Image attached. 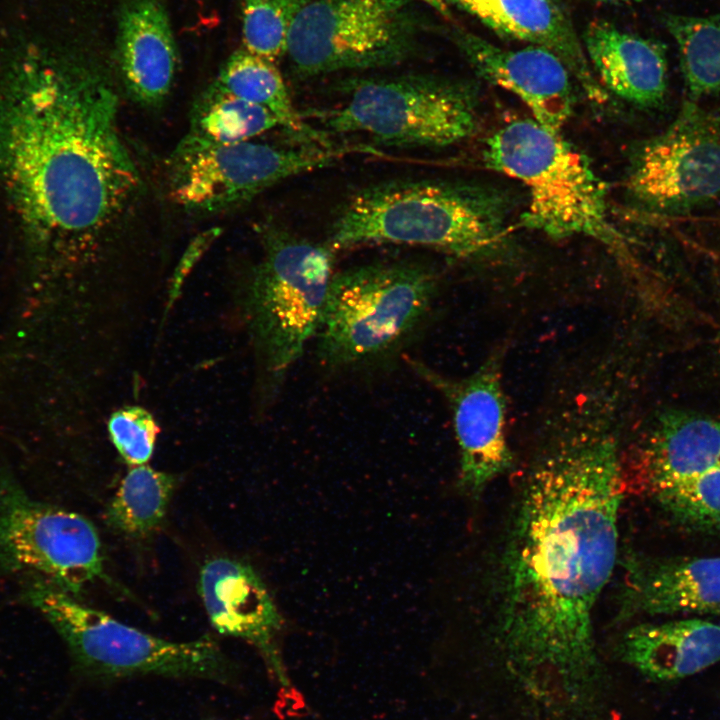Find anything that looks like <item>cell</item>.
<instances>
[{
	"label": "cell",
	"mask_w": 720,
	"mask_h": 720,
	"mask_svg": "<svg viewBox=\"0 0 720 720\" xmlns=\"http://www.w3.org/2000/svg\"><path fill=\"white\" fill-rule=\"evenodd\" d=\"M616 439L576 433L526 477L501 569L499 636L530 680H578L595 666L592 616L618 555L624 496Z\"/></svg>",
	"instance_id": "cell-1"
},
{
	"label": "cell",
	"mask_w": 720,
	"mask_h": 720,
	"mask_svg": "<svg viewBox=\"0 0 720 720\" xmlns=\"http://www.w3.org/2000/svg\"><path fill=\"white\" fill-rule=\"evenodd\" d=\"M0 57V188L38 265L91 249L140 185L117 126V98L37 33Z\"/></svg>",
	"instance_id": "cell-2"
},
{
	"label": "cell",
	"mask_w": 720,
	"mask_h": 720,
	"mask_svg": "<svg viewBox=\"0 0 720 720\" xmlns=\"http://www.w3.org/2000/svg\"><path fill=\"white\" fill-rule=\"evenodd\" d=\"M507 215L503 195L487 187L443 179H394L354 193L339 209L325 244L334 252L405 244L476 259L502 244Z\"/></svg>",
	"instance_id": "cell-3"
},
{
	"label": "cell",
	"mask_w": 720,
	"mask_h": 720,
	"mask_svg": "<svg viewBox=\"0 0 720 720\" xmlns=\"http://www.w3.org/2000/svg\"><path fill=\"white\" fill-rule=\"evenodd\" d=\"M485 166L522 183L529 194L522 224L553 239H593L629 259L625 237L612 223L606 189L588 159L532 119H515L487 139Z\"/></svg>",
	"instance_id": "cell-4"
},
{
	"label": "cell",
	"mask_w": 720,
	"mask_h": 720,
	"mask_svg": "<svg viewBox=\"0 0 720 720\" xmlns=\"http://www.w3.org/2000/svg\"><path fill=\"white\" fill-rule=\"evenodd\" d=\"M438 281L414 261H382L333 275L316 335L320 362L356 368L395 352L424 323Z\"/></svg>",
	"instance_id": "cell-5"
},
{
	"label": "cell",
	"mask_w": 720,
	"mask_h": 720,
	"mask_svg": "<svg viewBox=\"0 0 720 720\" xmlns=\"http://www.w3.org/2000/svg\"><path fill=\"white\" fill-rule=\"evenodd\" d=\"M24 599L48 619L78 666L94 677L158 675L223 683L232 678L231 662L209 636L188 642L154 636L81 604L41 578L26 588Z\"/></svg>",
	"instance_id": "cell-6"
},
{
	"label": "cell",
	"mask_w": 720,
	"mask_h": 720,
	"mask_svg": "<svg viewBox=\"0 0 720 720\" xmlns=\"http://www.w3.org/2000/svg\"><path fill=\"white\" fill-rule=\"evenodd\" d=\"M336 107L313 112L329 131L362 133L384 146L444 148L479 126L473 87L431 74L364 78L342 87Z\"/></svg>",
	"instance_id": "cell-7"
},
{
	"label": "cell",
	"mask_w": 720,
	"mask_h": 720,
	"mask_svg": "<svg viewBox=\"0 0 720 720\" xmlns=\"http://www.w3.org/2000/svg\"><path fill=\"white\" fill-rule=\"evenodd\" d=\"M263 240L246 295L248 324L265 371L280 381L317 335L334 251L279 229L265 232Z\"/></svg>",
	"instance_id": "cell-8"
},
{
	"label": "cell",
	"mask_w": 720,
	"mask_h": 720,
	"mask_svg": "<svg viewBox=\"0 0 720 720\" xmlns=\"http://www.w3.org/2000/svg\"><path fill=\"white\" fill-rule=\"evenodd\" d=\"M416 26L408 0H303L287 52L300 77L400 63Z\"/></svg>",
	"instance_id": "cell-9"
},
{
	"label": "cell",
	"mask_w": 720,
	"mask_h": 720,
	"mask_svg": "<svg viewBox=\"0 0 720 720\" xmlns=\"http://www.w3.org/2000/svg\"><path fill=\"white\" fill-rule=\"evenodd\" d=\"M348 150L329 142L211 144L185 137L172 158L170 194L180 206L218 212L296 175L330 165Z\"/></svg>",
	"instance_id": "cell-10"
},
{
	"label": "cell",
	"mask_w": 720,
	"mask_h": 720,
	"mask_svg": "<svg viewBox=\"0 0 720 720\" xmlns=\"http://www.w3.org/2000/svg\"><path fill=\"white\" fill-rule=\"evenodd\" d=\"M101 541L82 515L31 498L0 469V571L40 574L69 594L103 577Z\"/></svg>",
	"instance_id": "cell-11"
},
{
	"label": "cell",
	"mask_w": 720,
	"mask_h": 720,
	"mask_svg": "<svg viewBox=\"0 0 720 720\" xmlns=\"http://www.w3.org/2000/svg\"><path fill=\"white\" fill-rule=\"evenodd\" d=\"M626 189L663 214L688 213L720 198V116L687 100L665 130L636 149Z\"/></svg>",
	"instance_id": "cell-12"
},
{
	"label": "cell",
	"mask_w": 720,
	"mask_h": 720,
	"mask_svg": "<svg viewBox=\"0 0 720 720\" xmlns=\"http://www.w3.org/2000/svg\"><path fill=\"white\" fill-rule=\"evenodd\" d=\"M412 368L447 400L460 454V484L478 494L512 465L506 433L501 357L494 353L467 377L454 379L417 361Z\"/></svg>",
	"instance_id": "cell-13"
},
{
	"label": "cell",
	"mask_w": 720,
	"mask_h": 720,
	"mask_svg": "<svg viewBox=\"0 0 720 720\" xmlns=\"http://www.w3.org/2000/svg\"><path fill=\"white\" fill-rule=\"evenodd\" d=\"M455 40L483 79L517 96L536 122L561 133L572 114L578 85L561 59L535 45L502 48L470 32H456Z\"/></svg>",
	"instance_id": "cell-14"
},
{
	"label": "cell",
	"mask_w": 720,
	"mask_h": 720,
	"mask_svg": "<svg viewBox=\"0 0 720 720\" xmlns=\"http://www.w3.org/2000/svg\"><path fill=\"white\" fill-rule=\"evenodd\" d=\"M199 592L213 627L256 646L273 676L287 685L275 644L280 616L255 570L232 558H213L201 568Z\"/></svg>",
	"instance_id": "cell-15"
},
{
	"label": "cell",
	"mask_w": 720,
	"mask_h": 720,
	"mask_svg": "<svg viewBox=\"0 0 720 720\" xmlns=\"http://www.w3.org/2000/svg\"><path fill=\"white\" fill-rule=\"evenodd\" d=\"M620 611L622 617L720 614V556L630 555Z\"/></svg>",
	"instance_id": "cell-16"
},
{
	"label": "cell",
	"mask_w": 720,
	"mask_h": 720,
	"mask_svg": "<svg viewBox=\"0 0 720 720\" xmlns=\"http://www.w3.org/2000/svg\"><path fill=\"white\" fill-rule=\"evenodd\" d=\"M583 46L605 90L643 108L663 104L667 91L663 44L597 20L586 27Z\"/></svg>",
	"instance_id": "cell-17"
},
{
	"label": "cell",
	"mask_w": 720,
	"mask_h": 720,
	"mask_svg": "<svg viewBox=\"0 0 720 720\" xmlns=\"http://www.w3.org/2000/svg\"><path fill=\"white\" fill-rule=\"evenodd\" d=\"M617 651L649 679H683L720 662V624L700 618L638 624L623 634Z\"/></svg>",
	"instance_id": "cell-18"
},
{
	"label": "cell",
	"mask_w": 720,
	"mask_h": 720,
	"mask_svg": "<svg viewBox=\"0 0 720 720\" xmlns=\"http://www.w3.org/2000/svg\"><path fill=\"white\" fill-rule=\"evenodd\" d=\"M122 74L139 102L156 105L167 96L176 70V45L164 7L158 0H129L118 30Z\"/></svg>",
	"instance_id": "cell-19"
},
{
	"label": "cell",
	"mask_w": 720,
	"mask_h": 720,
	"mask_svg": "<svg viewBox=\"0 0 720 720\" xmlns=\"http://www.w3.org/2000/svg\"><path fill=\"white\" fill-rule=\"evenodd\" d=\"M497 31L552 52L591 100H607L608 94L593 72L583 43L553 0H499Z\"/></svg>",
	"instance_id": "cell-20"
},
{
	"label": "cell",
	"mask_w": 720,
	"mask_h": 720,
	"mask_svg": "<svg viewBox=\"0 0 720 720\" xmlns=\"http://www.w3.org/2000/svg\"><path fill=\"white\" fill-rule=\"evenodd\" d=\"M219 89L270 111L279 125L298 139L328 142L307 125L294 107L283 77L274 62L245 49L235 52L225 63L215 84Z\"/></svg>",
	"instance_id": "cell-21"
},
{
	"label": "cell",
	"mask_w": 720,
	"mask_h": 720,
	"mask_svg": "<svg viewBox=\"0 0 720 720\" xmlns=\"http://www.w3.org/2000/svg\"><path fill=\"white\" fill-rule=\"evenodd\" d=\"M176 486V477L146 464L131 466L109 503L108 524L133 538L153 533L162 523Z\"/></svg>",
	"instance_id": "cell-22"
},
{
	"label": "cell",
	"mask_w": 720,
	"mask_h": 720,
	"mask_svg": "<svg viewBox=\"0 0 720 720\" xmlns=\"http://www.w3.org/2000/svg\"><path fill=\"white\" fill-rule=\"evenodd\" d=\"M663 22L677 44L687 100L720 92V14H666Z\"/></svg>",
	"instance_id": "cell-23"
},
{
	"label": "cell",
	"mask_w": 720,
	"mask_h": 720,
	"mask_svg": "<svg viewBox=\"0 0 720 720\" xmlns=\"http://www.w3.org/2000/svg\"><path fill=\"white\" fill-rule=\"evenodd\" d=\"M278 125L267 109L214 86L196 108L186 137L211 144H234L250 141Z\"/></svg>",
	"instance_id": "cell-24"
},
{
	"label": "cell",
	"mask_w": 720,
	"mask_h": 720,
	"mask_svg": "<svg viewBox=\"0 0 720 720\" xmlns=\"http://www.w3.org/2000/svg\"><path fill=\"white\" fill-rule=\"evenodd\" d=\"M650 499L680 531L720 536V459L697 476Z\"/></svg>",
	"instance_id": "cell-25"
},
{
	"label": "cell",
	"mask_w": 720,
	"mask_h": 720,
	"mask_svg": "<svg viewBox=\"0 0 720 720\" xmlns=\"http://www.w3.org/2000/svg\"><path fill=\"white\" fill-rule=\"evenodd\" d=\"M303 0H243L244 49L274 62L287 52L294 18Z\"/></svg>",
	"instance_id": "cell-26"
},
{
	"label": "cell",
	"mask_w": 720,
	"mask_h": 720,
	"mask_svg": "<svg viewBox=\"0 0 720 720\" xmlns=\"http://www.w3.org/2000/svg\"><path fill=\"white\" fill-rule=\"evenodd\" d=\"M107 427L114 447L128 465L147 464L160 432L147 410L138 406L121 408L110 416Z\"/></svg>",
	"instance_id": "cell-27"
},
{
	"label": "cell",
	"mask_w": 720,
	"mask_h": 720,
	"mask_svg": "<svg viewBox=\"0 0 720 720\" xmlns=\"http://www.w3.org/2000/svg\"><path fill=\"white\" fill-rule=\"evenodd\" d=\"M478 17L483 23L498 30L499 0H449Z\"/></svg>",
	"instance_id": "cell-28"
},
{
	"label": "cell",
	"mask_w": 720,
	"mask_h": 720,
	"mask_svg": "<svg viewBox=\"0 0 720 720\" xmlns=\"http://www.w3.org/2000/svg\"><path fill=\"white\" fill-rule=\"evenodd\" d=\"M423 3L429 5L430 7L434 8L439 13L449 16L450 15V4L451 2L449 0H420Z\"/></svg>",
	"instance_id": "cell-29"
},
{
	"label": "cell",
	"mask_w": 720,
	"mask_h": 720,
	"mask_svg": "<svg viewBox=\"0 0 720 720\" xmlns=\"http://www.w3.org/2000/svg\"><path fill=\"white\" fill-rule=\"evenodd\" d=\"M601 3H611V4H623V3H633V2H639L642 0H596Z\"/></svg>",
	"instance_id": "cell-30"
}]
</instances>
